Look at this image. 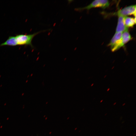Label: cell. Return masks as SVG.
Listing matches in <instances>:
<instances>
[{
	"label": "cell",
	"mask_w": 136,
	"mask_h": 136,
	"mask_svg": "<svg viewBox=\"0 0 136 136\" xmlns=\"http://www.w3.org/2000/svg\"><path fill=\"white\" fill-rule=\"evenodd\" d=\"M46 30L41 31L32 34H18L15 36L17 45L29 46L33 48L32 44V41L33 38L36 35L42 32L46 31Z\"/></svg>",
	"instance_id": "6da1fadb"
},
{
	"label": "cell",
	"mask_w": 136,
	"mask_h": 136,
	"mask_svg": "<svg viewBox=\"0 0 136 136\" xmlns=\"http://www.w3.org/2000/svg\"><path fill=\"white\" fill-rule=\"evenodd\" d=\"M110 2L107 0H95L93 1L88 6L82 8H76L77 11H80L84 9L89 10L91 8L95 7H101L105 9L108 7Z\"/></svg>",
	"instance_id": "7a4b0ae2"
},
{
	"label": "cell",
	"mask_w": 136,
	"mask_h": 136,
	"mask_svg": "<svg viewBox=\"0 0 136 136\" xmlns=\"http://www.w3.org/2000/svg\"><path fill=\"white\" fill-rule=\"evenodd\" d=\"M118 16L125 17L133 15L135 17L136 14V5H133L126 7L118 10L115 14Z\"/></svg>",
	"instance_id": "3957f363"
},
{
	"label": "cell",
	"mask_w": 136,
	"mask_h": 136,
	"mask_svg": "<svg viewBox=\"0 0 136 136\" xmlns=\"http://www.w3.org/2000/svg\"><path fill=\"white\" fill-rule=\"evenodd\" d=\"M118 16V22L116 28V32H123L124 31H128V28L126 26L124 23L125 17L121 16Z\"/></svg>",
	"instance_id": "277c9868"
},
{
	"label": "cell",
	"mask_w": 136,
	"mask_h": 136,
	"mask_svg": "<svg viewBox=\"0 0 136 136\" xmlns=\"http://www.w3.org/2000/svg\"><path fill=\"white\" fill-rule=\"evenodd\" d=\"M17 45L15 36H10L4 42L0 45V47L4 46H14Z\"/></svg>",
	"instance_id": "5b68a950"
},
{
	"label": "cell",
	"mask_w": 136,
	"mask_h": 136,
	"mask_svg": "<svg viewBox=\"0 0 136 136\" xmlns=\"http://www.w3.org/2000/svg\"><path fill=\"white\" fill-rule=\"evenodd\" d=\"M124 22L125 25L128 27H132L136 23L135 18H134L125 16L124 18Z\"/></svg>",
	"instance_id": "8992f818"
},
{
	"label": "cell",
	"mask_w": 136,
	"mask_h": 136,
	"mask_svg": "<svg viewBox=\"0 0 136 136\" xmlns=\"http://www.w3.org/2000/svg\"><path fill=\"white\" fill-rule=\"evenodd\" d=\"M122 33V32H115L108 45V46H110L111 48L113 47L116 42L121 38Z\"/></svg>",
	"instance_id": "52a82bcc"
},
{
	"label": "cell",
	"mask_w": 136,
	"mask_h": 136,
	"mask_svg": "<svg viewBox=\"0 0 136 136\" xmlns=\"http://www.w3.org/2000/svg\"><path fill=\"white\" fill-rule=\"evenodd\" d=\"M121 38L123 45L127 43L131 39V37L128 31L122 33Z\"/></svg>",
	"instance_id": "ba28073f"
}]
</instances>
